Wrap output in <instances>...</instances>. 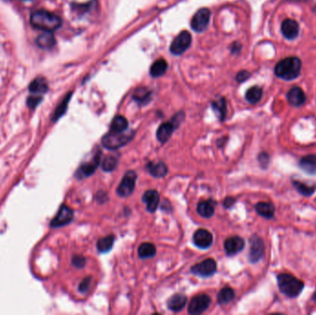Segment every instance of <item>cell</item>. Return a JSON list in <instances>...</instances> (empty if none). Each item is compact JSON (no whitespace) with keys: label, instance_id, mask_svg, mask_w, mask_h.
Here are the masks:
<instances>
[{"label":"cell","instance_id":"obj_42","mask_svg":"<svg viewBox=\"0 0 316 315\" xmlns=\"http://www.w3.org/2000/svg\"><path fill=\"white\" fill-rule=\"evenodd\" d=\"M235 202H236L235 199H233V198L231 197H228L225 200L224 205H225L227 208H230V207H231Z\"/></svg>","mask_w":316,"mask_h":315},{"label":"cell","instance_id":"obj_24","mask_svg":"<svg viewBox=\"0 0 316 315\" xmlns=\"http://www.w3.org/2000/svg\"><path fill=\"white\" fill-rule=\"evenodd\" d=\"M146 168L149 173L154 178H163L168 174V167L163 162H158L156 164L149 163Z\"/></svg>","mask_w":316,"mask_h":315},{"label":"cell","instance_id":"obj_31","mask_svg":"<svg viewBox=\"0 0 316 315\" xmlns=\"http://www.w3.org/2000/svg\"><path fill=\"white\" fill-rule=\"evenodd\" d=\"M114 240H115V237L113 235L102 237L97 241V245H96L97 250L103 253L109 252L114 245Z\"/></svg>","mask_w":316,"mask_h":315},{"label":"cell","instance_id":"obj_41","mask_svg":"<svg viewBox=\"0 0 316 315\" xmlns=\"http://www.w3.org/2000/svg\"><path fill=\"white\" fill-rule=\"evenodd\" d=\"M249 77H250V73H249L248 71H240V72L238 73V75H237V80H238L239 82H242V81L246 80Z\"/></svg>","mask_w":316,"mask_h":315},{"label":"cell","instance_id":"obj_36","mask_svg":"<svg viewBox=\"0 0 316 315\" xmlns=\"http://www.w3.org/2000/svg\"><path fill=\"white\" fill-rule=\"evenodd\" d=\"M134 99L142 104L145 103V101L149 100V92H147L145 89H139L134 95Z\"/></svg>","mask_w":316,"mask_h":315},{"label":"cell","instance_id":"obj_39","mask_svg":"<svg viewBox=\"0 0 316 315\" xmlns=\"http://www.w3.org/2000/svg\"><path fill=\"white\" fill-rule=\"evenodd\" d=\"M91 281H92V277H90V276L85 278L79 286V291L82 292V293H85V292L87 291L89 289V288H90Z\"/></svg>","mask_w":316,"mask_h":315},{"label":"cell","instance_id":"obj_9","mask_svg":"<svg viewBox=\"0 0 316 315\" xmlns=\"http://www.w3.org/2000/svg\"><path fill=\"white\" fill-rule=\"evenodd\" d=\"M264 254V245L262 238L257 235H253L250 238V262L255 263L262 259Z\"/></svg>","mask_w":316,"mask_h":315},{"label":"cell","instance_id":"obj_10","mask_svg":"<svg viewBox=\"0 0 316 315\" xmlns=\"http://www.w3.org/2000/svg\"><path fill=\"white\" fill-rule=\"evenodd\" d=\"M216 272V262L214 259H206L192 267V273L201 277L213 276Z\"/></svg>","mask_w":316,"mask_h":315},{"label":"cell","instance_id":"obj_21","mask_svg":"<svg viewBox=\"0 0 316 315\" xmlns=\"http://www.w3.org/2000/svg\"><path fill=\"white\" fill-rule=\"evenodd\" d=\"M187 303V297L183 294H176L172 296L168 301V307L170 311L177 313L185 307Z\"/></svg>","mask_w":316,"mask_h":315},{"label":"cell","instance_id":"obj_11","mask_svg":"<svg viewBox=\"0 0 316 315\" xmlns=\"http://www.w3.org/2000/svg\"><path fill=\"white\" fill-rule=\"evenodd\" d=\"M210 20V11L207 8H201L192 19V28L196 32L204 31L209 24Z\"/></svg>","mask_w":316,"mask_h":315},{"label":"cell","instance_id":"obj_27","mask_svg":"<svg viewBox=\"0 0 316 315\" xmlns=\"http://www.w3.org/2000/svg\"><path fill=\"white\" fill-rule=\"evenodd\" d=\"M292 184L294 188L297 189V191L299 193H301V195L305 196V197L312 196L316 190V185L312 186V185H309L307 183L299 182V181H293Z\"/></svg>","mask_w":316,"mask_h":315},{"label":"cell","instance_id":"obj_23","mask_svg":"<svg viewBox=\"0 0 316 315\" xmlns=\"http://www.w3.org/2000/svg\"><path fill=\"white\" fill-rule=\"evenodd\" d=\"M29 90L32 95L42 96V95L46 94L48 90L46 79L44 78H36L33 79L29 86Z\"/></svg>","mask_w":316,"mask_h":315},{"label":"cell","instance_id":"obj_33","mask_svg":"<svg viewBox=\"0 0 316 315\" xmlns=\"http://www.w3.org/2000/svg\"><path fill=\"white\" fill-rule=\"evenodd\" d=\"M213 109L216 111L217 116L221 120H224V118H226V114H227V102L226 99L224 98H219L216 100L215 102L213 103L212 105Z\"/></svg>","mask_w":316,"mask_h":315},{"label":"cell","instance_id":"obj_4","mask_svg":"<svg viewBox=\"0 0 316 315\" xmlns=\"http://www.w3.org/2000/svg\"><path fill=\"white\" fill-rule=\"evenodd\" d=\"M132 139V134L114 133L109 132L105 135L102 139V144L104 147L108 150H116L124 145H126L128 142Z\"/></svg>","mask_w":316,"mask_h":315},{"label":"cell","instance_id":"obj_30","mask_svg":"<svg viewBox=\"0 0 316 315\" xmlns=\"http://www.w3.org/2000/svg\"><path fill=\"white\" fill-rule=\"evenodd\" d=\"M235 298V291L231 288H224L221 291L219 292L217 296V301L219 304H228L231 302Z\"/></svg>","mask_w":316,"mask_h":315},{"label":"cell","instance_id":"obj_2","mask_svg":"<svg viewBox=\"0 0 316 315\" xmlns=\"http://www.w3.org/2000/svg\"><path fill=\"white\" fill-rule=\"evenodd\" d=\"M277 280L279 290L288 298L298 297L304 289V283L301 280L287 273L279 274Z\"/></svg>","mask_w":316,"mask_h":315},{"label":"cell","instance_id":"obj_44","mask_svg":"<svg viewBox=\"0 0 316 315\" xmlns=\"http://www.w3.org/2000/svg\"><path fill=\"white\" fill-rule=\"evenodd\" d=\"M296 1H306V0H296Z\"/></svg>","mask_w":316,"mask_h":315},{"label":"cell","instance_id":"obj_34","mask_svg":"<svg viewBox=\"0 0 316 315\" xmlns=\"http://www.w3.org/2000/svg\"><path fill=\"white\" fill-rule=\"evenodd\" d=\"M70 95H71V94H70L68 96H66V98L62 101L61 104L57 106V108L55 111L53 118H52L53 121H57V119H59L65 114V112L67 110V107H68V104L70 101Z\"/></svg>","mask_w":316,"mask_h":315},{"label":"cell","instance_id":"obj_45","mask_svg":"<svg viewBox=\"0 0 316 315\" xmlns=\"http://www.w3.org/2000/svg\"><path fill=\"white\" fill-rule=\"evenodd\" d=\"M23 1H32V0H23Z\"/></svg>","mask_w":316,"mask_h":315},{"label":"cell","instance_id":"obj_13","mask_svg":"<svg viewBox=\"0 0 316 315\" xmlns=\"http://www.w3.org/2000/svg\"><path fill=\"white\" fill-rule=\"evenodd\" d=\"M193 242L200 249H208L213 243V235L206 229H198L193 235Z\"/></svg>","mask_w":316,"mask_h":315},{"label":"cell","instance_id":"obj_35","mask_svg":"<svg viewBox=\"0 0 316 315\" xmlns=\"http://www.w3.org/2000/svg\"><path fill=\"white\" fill-rule=\"evenodd\" d=\"M117 165V159L112 156L106 158L102 163V168L104 171L111 172L116 168Z\"/></svg>","mask_w":316,"mask_h":315},{"label":"cell","instance_id":"obj_1","mask_svg":"<svg viewBox=\"0 0 316 315\" xmlns=\"http://www.w3.org/2000/svg\"><path fill=\"white\" fill-rule=\"evenodd\" d=\"M31 24L44 32H54L61 26V19L53 12L45 9L34 11L31 16Z\"/></svg>","mask_w":316,"mask_h":315},{"label":"cell","instance_id":"obj_29","mask_svg":"<svg viewBox=\"0 0 316 315\" xmlns=\"http://www.w3.org/2000/svg\"><path fill=\"white\" fill-rule=\"evenodd\" d=\"M155 253H156L155 246L152 243H148V242L143 243L138 249V254H139L140 258H142V259H147V258L154 257Z\"/></svg>","mask_w":316,"mask_h":315},{"label":"cell","instance_id":"obj_37","mask_svg":"<svg viewBox=\"0 0 316 315\" xmlns=\"http://www.w3.org/2000/svg\"><path fill=\"white\" fill-rule=\"evenodd\" d=\"M41 101H42V96H39V95H31V96H30V97L28 98V100H27V105H28V106H29L30 108L33 109V108H35V107L38 105L39 104L41 103Z\"/></svg>","mask_w":316,"mask_h":315},{"label":"cell","instance_id":"obj_3","mask_svg":"<svg viewBox=\"0 0 316 315\" xmlns=\"http://www.w3.org/2000/svg\"><path fill=\"white\" fill-rule=\"evenodd\" d=\"M301 71V62L300 58L296 56L287 57L278 62L276 66L275 72L281 79L290 80L299 77Z\"/></svg>","mask_w":316,"mask_h":315},{"label":"cell","instance_id":"obj_43","mask_svg":"<svg viewBox=\"0 0 316 315\" xmlns=\"http://www.w3.org/2000/svg\"><path fill=\"white\" fill-rule=\"evenodd\" d=\"M314 299L316 301V292H315V294H314Z\"/></svg>","mask_w":316,"mask_h":315},{"label":"cell","instance_id":"obj_5","mask_svg":"<svg viewBox=\"0 0 316 315\" xmlns=\"http://www.w3.org/2000/svg\"><path fill=\"white\" fill-rule=\"evenodd\" d=\"M137 180V174L134 171H128L124 175L123 179L118 185L116 192L120 197H129L133 192Z\"/></svg>","mask_w":316,"mask_h":315},{"label":"cell","instance_id":"obj_32","mask_svg":"<svg viewBox=\"0 0 316 315\" xmlns=\"http://www.w3.org/2000/svg\"><path fill=\"white\" fill-rule=\"evenodd\" d=\"M262 96V89L260 87H252L246 93L247 101L251 104H256L261 100Z\"/></svg>","mask_w":316,"mask_h":315},{"label":"cell","instance_id":"obj_15","mask_svg":"<svg viewBox=\"0 0 316 315\" xmlns=\"http://www.w3.org/2000/svg\"><path fill=\"white\" fill-rule=\"evenodd\" d=\"M281 32L287 39H295L300 32V26L298 23L291 19H287L281 25Z\"/></svg>","mask_w":316,"mask_h":315},{"label":"cell","instance_id":"obj_26","mask_svg":"<svg viewBox=\"0 0 316 315\" xmlns=\"http://www.w3.org/2000/svg\"><path fill=\"white\" fill-rule=\"evenodd\" d=\"M36 43L39 48L48 49L54 47L56 39L52 32H44L39 35L38 38L36 40Z\"/></svg>","mask_w":316,"mask_h":315},{"label":"cell","instance_id":"obj_7","mask_svg":"<svg viewBox=\"0 0 316 315\" xmlns=\"http://www.w3.org/2000/svg\"><path fill=\"white\" fill-rule=\"evenodd\" d=\"M210 303L211 299L206 294L197 295L191 300L188 307V312L190 315H201L208 309Z\"/></svg>","mask_w":316,"mask_h":315},{"label":"cell","instance_id":"obj_19","mask_svg":"<svg viewBox=\"0 0 316 315\" xmlns=\"http://www.w3.org/2000/svg\"><path fill=\"white\" fill-rule=\"evenodd\" d=\"M216 203L214 200L202 201L197 206V212L204 218H210L214 215Z\"/></svg>","mask_w":316,"mask_h":315},{"label":"cell","instance_id":"obj_6","mask_svg":"<svg viewBox=\"0 0 316 315\" xmlns=\"http://www.w3.org/2000/svg\"><path fill=\"white\" fill-rule=\"evenodd\" d=\"M192 43V35L187 31L180 32L172 42L170 46V52L174 55H180L190 48Z\"/></svg>","mask_w":316,"mask_h":315},{"label":"cell","instance_id":"obj_8","mask_svg":"<svg viewBox=\"0 0 316 315\" xmlns=\"http://www.w3.org/2000/svg\"><path fill=\"white\" fill-rule=\"evenodd\" d=\"M73 216V210L67 205H62L57 215L53 218V220L51 221L50 226L52 228H60L63 226H66L72 221Z\"/></svg>","mask_w":316,"mask_h":315},{"label":"cell","instance_id":"obj_28","mask_svg":"<svg viewBox=\"0 0 316 315\" xmlns=\"http://www.w3.org/2000/svg\"><path fill=\"white\" fill-rule=\"evenodd\" d=\"M168 70V63L166 60L164 59H158L154 62L152 67H151V70H150V73L153 77H160L164 75L166 73V71Z\"/></svg>","mask_w":316,"mask_h":315},{"label":"cell","instance_id":"obj_22","mask_svg":"<svg viewBox=\"0 0 316 315\" xmlns=\"http://www.w3.org/2000/svg\"><path fill=\"white\" fill-rule=\"evenodd\" d=\"M255 210L258 214L266 219H272L275 215V206L270 203H258L255 205Z\"/></svg>","mask_w":316,"mask_h":315},{"label":"cell","instance_id":"obj_40","mask_svg":"<svg viewBox=\"0 0 316 315\" xmlns=\"http://www.w3.org/2000/svg\"><path fill=\"white\" fill-rule=\"evenodd\" d=\"M258 161L260 166H262V168H266L270 162L269 156L266 153H261L258 157Z\"/></svg>","mask_w":316,"mask_h":315},{"label":"cell","instance_id":"obj_25","mask_svg":"<svg viewBox=\"0 0 316 315\" xmlns=\"http://www.w3.org/2000/svg\"><path fill=\"white\" fill-rule=\"evenodd\" d=\"M129 126L128 120L122 116H116L110 125V131L114 133H122Z\"/></svg>","mask_w":316,"mask_h":315},{"label":"cell","instance_id":"obj_18","mask_svg":"<svg viewBox=\"0 0 316 315\" xmlns=\"http://www.w3.org/2000/svg\"><path fill=\"white\" fill-rule=\"evenodd\" d=\"M176 128L177 127L175 126V124L172 121L163 123L162 125L158 128L156 132L157 140L162 143L168 142Z\"/></svg>","mask_w":316,"mask_h":315},{"label":"cell","instance_id":"obj_38","mask_svg":"<svg viewBox=\"0 0 316 315\" xmlns=\"http://www.w3.org/2000/svg\"><path fill=\"white\" fill-rule=\"evenodd\" d=\"M71 262L75 267L83 268L85 265L86 260H85V257H83V256L75 255V256H73Z\"/></svg>","mask_w":316,"mask_h":315},{"label":"cell","instance_id":"obj_16","mask_svg":"<svg viewBox=\"0 0 316 315\" xmlns=\"http://www.w3.org/2000/svg\"><path fill=\"white\" fill-rule=\"evenodd\" d=\"M159 193L154 189L147 190L143 195V202L146 204L147 210L150 213H154L156 211L159 205Z\"/></svg>","mask_w":316,"mask_h":315},{"label":"cell","instance_id":"obj_17","mask_svg":"<svg viewBox=\"0 0 316 315\" xmlns=\"http://www.w3.org/2000/svg\"><path fill=\"white\" fill-rule=\"evenodd\" d=\"M288 103L293 106H301L306 101V95L300 87H293L287 95Z\"/></svg>","mask_w":316,"mask_h":315},{"label":"cell","instance_id":"obj_12","mask_svg":"<svg viewBox=\"0 0 316 315\" xmlns=\"http://www.w3.org/2000/svg\"><path fill=\"white\" fill-rule=\"evenodd\" d=\"M225 251L228 255H235L241 252L245 247V241L239 236H230L225 241Z\"/></svg>","mask_w":316,"mask_h":315},{"label":"cell","instance_id":"obj_20","mask_svg":"<svg viewBox=\"0 0 316 315\" xmlns=\"http://www.w3.org/2000/svg\"><path fill=\"white\" fill-rule=\"evenodd\" d=\"M300 167L305 173L312 176L316 175V156L310 155L301 158Z\"/></svg>","mask_w":316,"mask_h":315},{"label":"cell","instance_id":"obj_14","mask_svg":"<svg viewBox=\"0 0 316 315\" xmlns=\"http://www.w3.org/2000/svg\"><path fill=\"white\" fill-rule=\"evenodd\" d=\"M100 157L101 154H97L91 162L85 163L83 166H81L76 173L78 179H83L85 177H89L93 175L100 164Z\"/></svg>","mask_w":316,"mask_h":315}]
</instances>
